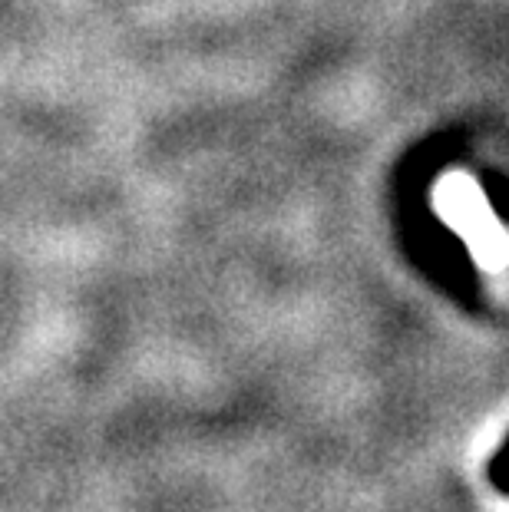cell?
I'll return each mask as SVG.
<instances>
[{"label":"cell","mask_w":509,"mask_h":512,"mask_svg":"<svg viewBox=\"0 0 509 512\" xmlns=\"http://www.w3.org/2000/svg\"><path fill=\"white\" fill-rule=\"evenodd\" d=\"M486 476H490V483L496 486V493L509 496V437L500 446V453L490 460V466H486Z\"/></svg>","instance_id":"6da1fadb"}]
</instances>
